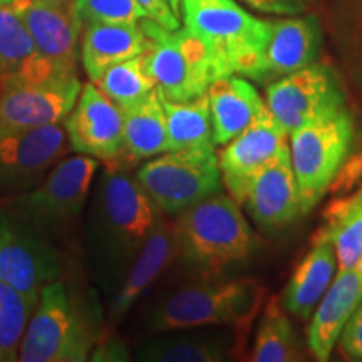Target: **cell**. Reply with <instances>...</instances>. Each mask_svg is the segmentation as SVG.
<instances>
[{"instance_id":"6da1fadb","label":"cell","mask_w":362,"mask_h":362,"mask_svg":"<svg viewBox=\"0 0 362 362\" xmlns=\"http://www.w3.org/2000/svg\"><path fill=\"white\" fill-rule=\"evenodd\" d=\"M106 165L94 205L90 250L104 277L116 272L123 279L155 228L160 210L121 161Z\"/></svg>"},{"instance_id":"7a4b0ae2","label":"cell","mask_w":362,"mask_h":362,"mask_svg":"<svg viewBox=\"0 0 362 362\" xmlns=\"http://www.w3.org/2000/svg\"><path fill=\"white\" fill-rule=\"evenodd\" d=\"M180 17L205 45L216 79H264L270 21L259 19L235 0H181Z\"/></svg>"},{"instance_id":"3957f363","label":"cell","mask_w":362,"mask_h":362,"mask_svg":"<svg viewBox=\"0 0 362 362\" xmlns=\"http://www.w3.org/2000/svg\"><path fill=\"white\" fill-rule=\"evenodd\" d=\"M173 228L176 255L206 280L220 277L255 250V233L230 194L215 193L187 208Z\"/></svg>"},{"instance_id":"277c9868","label":"cell","mask_w":362,"mask_h":362,"mask_svg":"<svg viewBox=\"0 0 362 362\" xmlns=\"http://www.w3.org/2000/svg\"><path fill=\"white\" fill-rule=\"evenodd\" d=\"M99 315L54 280L40 291L37 305L22 337V362H84L99 344Z\"/></svg>"},{"instance_id":"5b68a950","label":"cell","mask_w":362,"mask_h":362,"mask_svg":"<svg viewBox=\"0 0 362 362\" xmlns=\"http://www.w3.org/2000/svg\"><path fill=\"white\" fill-rule=\"evenodd\" d=\"M264 287L252 279L188 285L153 310L149 327L155 332L211 325L247 330L260 309Z\"/></svg>"},{"instance_id":"8992f818","label":"cell","mask_w":362,"mask_h":362,"mask_svg":"<svg viewBox=\"0 0 362 362\" xmlns=\"http://www.w3.org/2000/svg\"><path fill=\"white\" fill-rule=\"evenodd\" d=\"M139 25L148 37L144 66L161 96L181 103L205 94L216 74L202 40L187 27L170 30L149 17Z\"/></svg>"},{"instance_id":"52a82bcc","label":"cell","mask_w":362,"mask_h":362,"mask_svg":"<svg viewBox=\"0 0 362 362\" xmlns=\"http://www.w3.org/2000/svg\"><path fill=\"white\" fill-rule=\"evenodd\" d=\"M136 180L160 214L178 215L220 193L218 153L215 144L161 153L144 163Z\"/></svg>"},{"instance_id":"ba28073f","label":"cell","mask_w":362,"mask_h":362,"mask_svg":"<svg viewBox=\"0 0 362 362\" xmlns=\"http://www.w3.org/2000/svg\"><path fill=\"white\" fill-rule=\"evenodd\" d=\"M352 136L354 123L347 110L288 134L302 214L310 211L322 200L349 155Z\"/></svg>"},{"instance_id":"9c48e42d","label":"cell","mask_w":362,"mask_h":362,"mask_svg":"<svg viewBox=\"0 0 362 362\" xmlns=\"http://www.w3.org/2000/svg\"><path fill=\"white\" fill-rule=\"evenodd\" d=\"M99 160L76 155L62 158L37 187L17 200L21 218L37 230L64 228L78 218L88 202Z\"/></svg>"},{"instance_id":"30bf717a","label":"cell","mask_w":362,"mask_h":362,"mask_svg":"<svg viewBox=\"0 0 362 362\" xmlns=\"http://www.w3.org/2000/svg\"><path fill=\"white\" fill-rule=\"evenodd\" d=\"M265 104L288 134L347 110L336 72L320 62L272 83L265 90Z\"/></svg>"},{"instance_id":"8fae6325","label":"cell","mask_w":362,"mask_h":362,"mask_svg":"<svg viewBox=\"0 0 362 362\" xmlns=\"http://www.w3.org/2000/svg\"><path fill=\"white\" fill-rule=\"evenodd\" d=\"M78 74L16 79L0 84V133L64 123L78 103Z\"/></svg>"},{"instance_id":"7c38bea8","label":"cell","mask_w":362,"mask_h":362,"mask_svg":"<svg viewBox=\"0 0 362 362\" xmlns=\"http://www.w3.org/2000/svg\"><path fill=\"white\" fill-rule=\"evenodd\" d=\"M64 124L0 133V193H25L69 153Z\"/></svg>"},{"instance_id":"4fadbf2b","label":"cell","mask_w":362,"mask_h":362,"mask_svg":"<svg viewBox=\"0 0 362 362\" xmlns=\"http://www.w3.org/2000/svg\"><path fill=\"white\" fill-rule=\"evenodd\" d=\"M61 255L25 220L0 215V277L39 300L40 291L61 275Z\"/></svg>"},{"instance_id":"5bb4252c","label":"cell","mask_w":362,"mask_h":362,"mask_svg":"<svg viewBox=\"0 0 362 362\" xmlns=\"http://www.w3.org/2000/svg\"><path fill=\"white\" fill-rule=\"evenodd\" d=\"M287 148L288 133L265 104L252 123L232 141L223 144L218 153L221 181L230 197L242 205L253 176Z\"/></svg>"},{"instance_id":"9a60e30c","label":"cell","mask_w":362,"mask_h":362,"mask_svg":"<svg viewBox=\"0 0 362 362\" xmlns=\"http://www.w3.org/2000/svg\"><path fill=\"white\" fill-rule=\"evenodd\" d=\"M64 128L72 151L104 163L121 161L124 115L94 83L83 86Z\"/></svg>"},{"instance_id":"2e32d148","label":"cell","mask_w":362,"mask_h":362,"mask_svg":"<svg viewBox=\"0 0 362 362\" xmlns=\"http://www.w3.org/2000/svg\"><path fill=\"white\" fill-rule=\"evenodd\" d=\"M11 6L33 35L40 56L59 71L78 74L79 35L84 27L79 13L51 0H16Z\"/></svg>"},{"instance_id":"e0dca14e","label":"cell","mask_w":362,"mask_h":362,"mask_svg":"<svg viewBox=\"0 0 362 362\" xmlns=\"http://www.w3.org/2000/svg\"><path fill=\"white\" fill-rule=\"evenodd\" d=\"M242 203L264 230H277L302 215L291 149L253 176Z\"/></svg>"},{"instance_id":"ac0fdd59","label":"cell","mask_w":362,"mask_h":362,"mask_svg":"<svg viewBox=\"0 0 362 362\" xmlns=\"http://www.w3.org/2000/svg\"><path fill=\"white\" fill-rule=\"evenodd\" d=\"M270 22L262 81H277L317 62L322 30L315 16H292Z\"/></svg>"},{"instance_id":"d6986e66","label":"cell","mask_w":362,"mask_h":362,"mask_svg":"<svg viewBox=\"0 0 362 362\" xmlns=\"http://www.w3.org/2000/svg\"><path fill=\"white\" fill-rule=\"evenodd\" d=\"M362 302V277L356 269L337 270L310 317L307 344L317 361H329L342 329Z\"/></svg>"},{"instance_id":"ffe728a7","label":"cell","mask_w":362,"mask_h":362,"mask_svg":"<svg viewBox=\"0 0 362 362\" xmlns=\"http://www.w3.org/2000/svg\"><path fill=\"white\" fill-rule=\"evenodd\" d=\"M337 270L336 248L325 228H320L312 238L310 250L297 265L285 287L282 305L298 319H310L336 279Z\"/></svg>"},{"instance_id":"44dd1931","label":"cell","mask_w":362,"mask_h":362,"mask_svg":"<svg viewBox=\"0 0 362 362\" xmlns=\"http://www.w3.org/2000/svg\"><path fill=\"white\" fill-rule=\"evenodd\" d=\"M176 257V237L171 223L158 218L155 228L141 247L133 264L126 270L110 307V317L121 320L153 282L168 269Z\"/></svg>"},{"instance_id":"7402d4cb","label":"cell","mask_w":362,"mask_h":362,"mask_svg":"<svg viewBox=\"0 0 362 362\" xmlns=\"http://www.w3.org/2000/svg\"><path fill=\"white\" fill-rule=\"evenodd\" d=\"M148 37L138 24H88L81 40V62L90 83L110 67L146 51Z\"/></svg>"},{"instance_id":"603a6c76","label":"cell","mask_w":362,"mask_h":362,"mask_svg":"<svg viewBox=\"0 0 362 362\" xmlns=\"http://www.w3.org/2000/svg\"><path fill=\"white\" fill-rule=\"evenodd\" d=\"M206 96L214 123V141L220 146L242 133L265 106L255 86L242 76H225L214 81Z\"/></svg>"},{"instance_id":"cb8c5ba5","label":"cell","mask_w":362,"mask_h":362,"mask_svg":"<svg viewBox=\"0 0 362 362\" xmlns=\"http://www.w3.org/2000/svg\"><path fill=\"white\" fill-rule=\"evenodd\" d=\"M62 72L40 56L33 35L12 6L0 7V84L16 79H40Z\"/></svg>"},{"instance_id":"d4e9b609","label":"cell","mask_w":362,"mask_h":362,"mask_svg":"<svg viewBox=\"0 0 362 362\" xmlns=\"http://www.w3.org/2000/svg\"><path fill=\"white\" fill-rule=\"evenodd\" d=\"M124 133L121 161L138 163L170 151L166 112L160 90L155 89L123 110Z\"/></svg>"},{"instance_id":"484cf974","label":"cell","mask_w":362,"mask_h":362,"mask_svg":"<svg viewBox=\"0 0 362 362\" xmlns=\"http://www.w3.org/2000/svg\"><path fill=\"white\" fill-rule=\"evenodd\" d=\"M163 104L166 112L170 151L215 144L210 101L206 93L181 103L163 98Z\"/></svg>"},{"instance_id":"4316f807","label":"cell","mask_w":362,"mask_h":362,"mask_svg":"<svg viewBox=\"0 0 362 362\" xmlns=\"http://www.w3.org/2000/svg\"><path fill=\"white\" fill-rule=\"evenodd\" d=\"M302 359L300 344L293 332L291 319L282 310L277 298L267 302L259 324L252 361L255 362H293Z\"/></svg>"},{"instance_id":"83f0119b","label":"cell","mask_w":362,"mask_h":362,"mask_svg":"<svg viewBox=\"0 0 362 362\" xmlns=\"http://www.w3.org/2000/svg\"><path fill=\"white\" fill-rule=\"evenodd\" d=\"M37 302L0 277V362L19 361L22 337Z\"/></svg>"},{"instance_id":"f1b7e54d","label":"cell","mask_w":362,"mask_h":362,"mask_svg":"<svg viewBox=\"0 0 362 362\" xmlns=\"http://www.w3.org/2000/svg\"><path fill=\"white\" fill-rule=\"evenodd\" d=\"M94 84L121 110L133 106L156 89L144 66L143 54L110 67Z\"/></svg>"},{"instance_id":"f546056e","label":"cell","mask_w":362,"mask_h":362,"mask_svg":"<svg viewBox=\"0 0 362 362\" xmlns=\"http://www.w3.org/2000/svg\"><path fill=\"white\" fill-rule=\"evenodd\" d=\"M138 359L151 362H220L226 359V344L211 337L158 339L139 347Z\"/></svg>"},{"instance_id":"4dcf8cb0","label":"cell","mask_w":362,"mask_h":362,"mask_svg":"<svg viewBox=\"0 0 362 362\" xmlns=\"http://www.w3.org/2000/svg\"><path fill=\"white\" fill-rule=\"evenodd\" d=\"M325 232L336 248L339 270H351L362 259V214L346 200L334 202L325 211Z\"/></svg>"},{"instance_id":"1f68e13d","label":"cell","mask_w":362,"mask_h":362,"mask_svg":"<svg viewBox=\"0 0 362 362\" xmlns=\"http://www.w3.org/2000/svg\"><path fill=\"white\" fill-rule=\"evenodd\" d=\"M78 13L88 24H138L148 13L138 0H78Z\"/></svg>"},{"instance_id":"d6a6232c","label":"cell","mask_w":362,"mask_h":362,"mask_svg":"<svg viewBox=\"0 0 362 362\" xmlns=\"http://www.w3.org/2000/svg\"><path fill=\"white\" fill-rule=\"evenodd\" d=\"M337 346L347 359L362 361V302L342 329Z\"/></svg>"},{"instance_id":"836d02e7","label":"cell","mask_w":362,"mask_h":362,"mask_svg":"<svg viewBox=\"0 0 362 362\" xmlns=\"http://www.w3.org/2000/svg\"><path fill=\"white\" fill-rule=\"evenodd\" d=\"M255 11L272 13V16H297L304 12L302 0H242Z\"/></svg>"},{"instance_id":"e575fe53","label":"cell","mask_w":362,"mask_h":362,"mask_svg":"<svg viewBox=\"0 0 362 362\" xmlns=\"http://www.w3.org/2000/svg\"><path fill=\"white\" fill-rule=\"evenodd\" d=\"M138 2L146 11L149 19L170 30L180 29V17H176L171 11L168 0H138Z\"/></svg>"},{"instance_id":"d590c367","label":"cell","mask_w":362,"mask_h":362,"mask_svg":"<svg viewBox=\"0 0 362 362\" xmlns=\"http://www.w3.org/2000/svg\"><path fill=\"white\" fill-rule=\"evenodd\" d=\"M346 202L347 205L354 208V210L359 211V214H362V188L357 193L352 194L351 198H346Z\"/></svg>"},{"instance_id":"8d00e7d4","label":"cell","mask_w":362,"mask_h":362,"mask_svg":"<svg viewBox=\"0 0 362 362\" xmlns=\"http://www.w3.org/2000/svg\"><path fill=\"white\" fill-rule=\"evenodd\" d=\"M51 2L67 8V11H76V12H78V8H76V4H78V0H51Z\"/></svg>"},{"instance_id":"74e56055","label":"cell","mask_w":362,"mask_h":362,"mask_svg":"<svg viewBox=\"0 0 362 362\" xmlns=\"http://www.w3.org/2000/svg\"><path fill=\"white\" fill-rule=\"evenodd\" d=\"M171 11L175 12L176 17H180V6H181V0H168Z\"/></svg>"},{"instance_id":"f35d334b","label":"cell","mask_w":362,"mask_h":362,"mask_svg":"<svg viewBox=\"0 0 362 362\" xmlns=\"http://www.w3.org/2000/svg\"><path fill=\"white\" fill-rule=\"evenodd\" d=\"M16 2V0H0V7H7L11 6V4Z\"/></svg>"},{"instance_id":"ab89813d","label":"cell","mask_w":362,"mask_h":362,"mask_svg":"<svg viewBox=\"0 0 362 362\" xmlns=\"http://www.w3.org/2000/svg\"><path fill=\"white\" fill-rule=\"evenodd\" d=\"M354 269L357 270V274H359V275H361V277H362V259L359 260V264H357V265L354 267Z\"/></svg>"}]
</instances>
